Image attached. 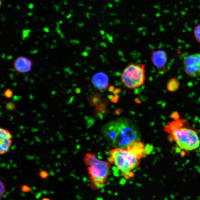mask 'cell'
<instances>
[{
    "label": "cell",
    "mask_w": 200,
    "mask_h": 200,
    "mask_svg": "<svg viewBox=\"0 0 200 200\" xmlns=\"http://www.w3.org/2000/svg\"><path fill=\"white\" fill-rule=\"evenodd\" d=\"M102 133L109 144L114 148L126 149L140 141L141 133L137 125L130 119L120 118L103 126Z\"/></svg>",
    "instance_id": "obj_1"
},
{
    "label": "cell",
    "mask_w": 200,
    "mask_h": 200,
    "mask_svg": "<svg viewBox=\"0 0 200 200\" xmlns=\"http://www.w3.org/2000/svg\"><path fill=\"white\" fill-rule=\"evenodd\" d=\"M171 116L173 120L164 126V130L177 148L187 152L198 148L200 139L197 132L189 126L187 120L181 119L177 112L172 113Z\"/></svg>",
    "instance_id": "obj_2"
},
{
    "label": "cell",
    "mask_w": 200,
    "mask_h": 200,
    "mask_svg": "<svg viewBox=\"0 0 200 200\" xmlns=\"http://www.w3.org/2000/svg\"><path fill=\"white\" fill-rule=\"evenodd\" d=\"M84 160L88 166L92 189L99 190L104 187L110 174L109 163L98 159L94 153L85 155Z\"/></svg>",
    "instance_id": "obj_3"
},
{
    "label": "cell",
    "mask_w": 200,
    "mask_h": 200,
    "mask_svg": "<svg viewBox=\"0 0 200 200\" xmlns=\"http://www.w3.org/2000/svg\"><path fill=\"white\" fill-rule=\"evenodd\" d=\"M110 154L108 159L110 163L116 166L125 179L132 177L134 175L133 171L138 167L140 159L127 149L114 148L111 151Z\"/></svg>",
    "instance_id": "obj_4"
},
{
    "label": "cell",
    "mask_w": 200,
    "mask_h": 200,
    "mask_svg": "<svg viewBox=\"0 0 200 200\" xmlns=\"http://www.w3.org/2000/svg\"><path fill=\"white\" fill-rule=\"evenodd\" d=\"M120 79L123 85L129 89L141 87L146 80L145 65L142 63H129L122 72Z\"/></svg>",
    "instance_id": "obj_5"
},
{
    "label": "cell",
    "mask_w": 200,
    "mask_h": 200,
    "mask_svg": "<svg viewBox=\"0 0 200 200\" xmlns=\"http://www.w3.org/2000/svg\"><path fill=\"white\" fill-rule=\"evenodd\" d=\"M185 72L191 78L200 76V53L189 55L183 61Z\"/></svg>",
    "instance_id": "obj_6"
},
{
    "label": "cell",
    "mask_w": 200,
    "mask_h": 200,
    "mask_svg": "<svg viewBox=\"0 0 200 200\" xmlns=\"http://www.w3.org/2000/svg\"><path fill=\"white\" fill-rule=\"evenodd\" d=\"M168 59V55L164 50H155L151 52V60L159 72H163L166 70Z\"/></svg>",
    "instance_id": "obj_7"
},
{
    "label": "cell",
    "mask_w": 200,
    "mask_h": 200,
    "mask_svg": "<svg viewBox=\"0 0 200 200\" xmlns=\"http://www.w3.org/2000/svg\"><path fill=\"white\" fill-rule=\"evenodd\" d=\"M13 136L7 129L0 127V155L6 154L11 147Z\"/></svg>",
    "instance_id": "obj_8"
},
{
    "label": "cell",
    "mask_w": 200,
    "mask_h": 200,
    "mask_svg": "<svg viewBox=\"0 0 200 200\" xmlns=\"http://www.w3.org/2000/svg\"><path fill=\"white\" fill-rule=\"evenodd\" d=\"M33 65V63L32 61L23 56L17 57L13 63L15 70L20 74L30 72L32 69Z\"/></svg>",
    "instance_id": "obj_9"
},
{
    "label": "cell",
    "mask_w": 200,
    "mask_h": 200,
    "mask_svg": "<svg viewBox=\"0 0 200 200\" xmlns=\"http://www.w3.org/2000/svg\"><path fill=\"white\" fill-rule=\"evenodd\" d=\"M91 82L93 87L98 91H103L109 87L108 76L103 72H98L94 74L91 79Z\"/></svg>",
    "instance_id": "obj_10"
},
{
    "label": "cell",
    "mask_w": 200,
    "mask_h": 200,
    "mask_svg": "<svg viewBox=\"0 0 200 200\" xmlns=\"http://www.w3.org/2000/svg\"><path fill=\"white\" fill-rule=\"evenodd\" d=\"M180 87V82L177 79L173 78L169 80L167 84L166 88L169 92H175Z\"/></svg>",
    "instance_id": "obj_11"
},
{
    "label": "cell",
    "mask_w": 200,
    "mask_h": 200,
    "mask_svg": "<svg viewBox=\"0 0 200 200\" xmlns=\"http://www.w3.org/2000/svg\"><path fill=\"white\" fill-rule=\"evenodd\" d=\"M193 31L195 39L197 42L200 43V23L195 26Z\"/></svg>",
    "instance_id": "obj_12"
},
{
    "label": "cell",
    "mask_w": 200,
    "mask_h": 200,
    "mask_svg": "<svg viewBox=\"0 0 200 200\" xmlns=\"http://www.w3.org/2000/svg\"><path fill=\"white\" fill-rule=\"evenodd\" d=\"M6 191V187L4 183L0 180V200L5 195Z\"/></svg>",
    "instance_id": "obj_13"
},
{
    "label": "cell",
    "mask_w": 200,
    "mask_h": 200,
    "mask_svg": "<svg viewBox=\"0 0 200 200\" xmlns=\"http://www.w3.org/2000/svg\"><path fill=\"white\" fill-rule=\"evenodd\" d=\"M13 90L11 89H8L5 91L4 96L7 98H11L13 95Z\"/></svg>",
    "instance_id": "obj_14"
},
{
    "label": "cell",
    "mask_w": 200,
    "mask_h": 200,
    "mask_svg": "<svg viewBox=\"0 0 200 200\" xmlns=\"http://www.w3.org/2000/svg\"><path fill=\"white\" fill-rule=\"evenodd\" d=\"M6 107L8 110L13 111L15 108V105L13 102H10L7 103Z\"/></svg>",
    "instance_id": "obj_15"
},
{
    "label": "cell",
    "mask_w": 200,
    "mask_h": 200,
    "mask_svg": "<svg viewBox=\"0 0 200 200\" xmlns=\"http://www.w3.org/2000/svg\"><path fill=\"white\" fill-rule=\"evenodd\" d=\"M49 175V173L45 171H42L40 172L39 175L42 178H46Z\"/></svg>",
    "instance_id": "obj_16"
},
{
    "label": "cell",
    "mask_w": 200,
    "mask_h": 200,
    "mask_svg": "<svg viewBox=\"0 0 200 200\" xmlns=\"http://www.w3.org/2000/svg\"><path fill=\"white\" fill-rule=\"evenodd\" d=\"M42 200H51L49 199V198H44Z\"/></svg>",
    "instance_id": "obj_17"
},
{
    "label": "cell",
    "mask_w": 200,
    "mask_h": 200,
    "mask_svg": "<svg viewBox=\"0 0 200 200\" xmlns=\"http://www.w3.org/2000/svg\"><path fill=\"white\" fill-rule=\"evenodd\" d=\"M1 5H2V2H1V0H0V7H1Z\"/></svg>",
    "instance_id": "obj_18"
}]
</instances>
